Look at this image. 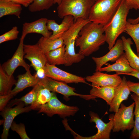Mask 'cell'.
Segmentation results:
<instances>
[{"label":"cell","instance_id":"6da1fadb","mask_svg":"<svg viewBox=\"0 0 139 139\" xmlns=\"http://www.w3.org/2000/svg\"><path fill=\"white\" fill-rule=\"evenodd\" d=\"M103 25L92 22L85 25L76 39L75 44L79 53L88 56L98 50L106 42Z\"/></svg>","mask_w":139,"mask_h":139},{"label":"cell","instance_id":"7a4b0ae2","mask_svg":"<svg viewBox=\"0 0 139 139\" xmlns=\"http://www.w3.org/2000/svg\"><path fill=\"white\" fill-rule=\"evenodd\" d=\"M131 9L122 0L116 13L110 21L103 26L106 42L110 50L116 43L118 36L124 32L127 17Z\"/></svg>","mask_w":139,"mask_h":139},{"label":"cell","instance_id":"3957f363","mask_svg":"<svg viewBox=\"0 0 139 139\" xmlns=\"http://www.w3.org/2000/svg\"><path fill=\"white\" fill-rule=\"evenodd\" d=\"M122 0H97L91 7L88 18L90 22L104 26L117 12Z\"/></svg>","mask_w":139,"mask_h":139},{"label":"cell","instance_id":"277c9868","mask_svg":"<svg viewBox=\"0 0 139 139\" xmlns=\"http://www.w3.org/2000/svg\"><path fill=\"white\" fill-rule=\"evenodd\" d=\"M95 2L92 0H62L57 8L58 15L61 19L71 15L74 21L79 18L88 19L91 8Z\"/></svg>","mask_w":139,"mask_h":139},{"label":"cell","instance_id":"5b68a950","mask_svg":"<svg viewBox=\"0 0 139 139\" xmlns=\"http://www.w3.org/2000/svg\"><path fill=\"white\" fill-rule=\"evenodd\" d=\"M135 106L134 102L127 107L121 103L118 111L114 115L113 132H124L133 128L134 124L133 110Z\"/></svg>","mask_w":139,"mask_h":139},{"label":"cell","instance_id":"8992f818","mask_svg":"<svg viewBox=\"0 0 139 139\" xmlns=\"http://www.w3.org/2000/svg\"><path fill=\"white\" fill-rule=\"evenodd\" d=\"M39 109V113L43 112L49 117L57 114L63 118L74 116L79 109L77 107L68 106L63 103L54 92L50 100L41 105Z\"/></svg>","mask_w":139,"mask_h":139},{"label":"cell","instance_id":"52a82bcc","mask_svg":"<svg viewBox=\"0 0 139 139\" xmlns=\"http://www.w3.org/2000/svg\"><path fill=\"white\" fill-rule=\"evenodd\" d=\"M90 22L88 19L82 18L77 19L60 37L62 39L64 45L65 46V56L66 57L72 58L76 56L77 53L74 48L76 39L83 27Z\"/></svg>","mask_w":139,"mask_h":139},{"label":"cell","instance_id":"ba28073f","mask_svg":"<svg viewBox=\"0 0 139 139\" xmlns=\"http://www.w3.org/2000/svg\"><path fill=\"white\" fill-rule=\"evenodd\" d=\"M39 82L51 91L60 93L67 98L71 96H76L86 100L93 99L92 96L90 94L83 95L76 93L75 92V88L69 86L65 83L53 80L46 76L40 79Z\"/></svg>","mask_w":139,"mask_h":139},{"label":"cell","instance_id":"9c48e42d","mask_svg":"<svg viewBox=\"0 0 139 139\" xmlns=\"http://www.w3.org/2000/svg\"><path fill=\"white\" fill-rule=\"evenodd\" d=\"M89 115L90 117V121L95 123L98 130L97 133L93 136L87 137L82 136L76 134L75 138L82 139H109L110 133L114 127V114H112L109 115V121L107 123H105L97 113L90 111Z\"/></svg>","mask_w":139,"mask_h":139},{"label":"cell","instance_id":"30bf717a","mask_svg":"<svg viewBox=\"0 0 139 139\" xmlns=\"http://www.w3.org/2000/svg\"><path fill=\"white\" fill-rule=\"evenodd\" d=\"M45 75L53 80L66 83H83L89 84L85 78L69 73L47 63L43 69Z\"/></svg>","mask_w":139,"mask_h":139},{"label":"cell","instance_id":"8fae6325","mask_svg":"<svg viewBox=\"0 0 139 139\" xmlns=\"http://www.w3.org/2000/svg\"><path fill=\"white\" fill-rule=\"evenodd\" d=\"M24 57L28 60L36 72L43 70L47 60L45 54L37 43L33 45H24Z\"/></svg>","mask_w":139,"mask_h":139},{"label":"cell","instance_id":"7c38bea8","mask_svg":"<svg viewBox=\"0 0 139 139\" xmlns=\"http://www.w3.org/2000/svg\"><path fill=\"white\" fill-rule=\"evenodd\" d=\"M25 37L22 35L19 46L13 56L2 65L4 71L9 76L13 75L15 70L19 66L23 67L26 71L30 70V65L23 59L24 55L23 42Z\"/></svg>","mask_w":139,"mask_h":139},{"label":"cell","instance_id":"4fadbf2b","mask_svg":"<svg viewBox=\"0 0 139 139\" xmlns=\"http://www.w3.org/2000/svg\"><path fill=\"white\" fill-rule=\"evenodd\" d=\"M24 103L21 102L16 106L12 108H5L2 111L1 115L3 118V132L1 135L2 139H7L9 131L13 120L18 115L23 113L28 112L32 110L30 106L24 107Z\"/></svg>","mask_w":139,"mask_h":139},{"label":"cell","instance_id":"5bb4252c","mask_svg":"<svg viewBox=\"0 0 139 139\" xmlns=\"http://www.w3.org/2000/svg\"><path fill=\"white\" fill-rule=\"evenodd\" d=\"M86 81L92 83V86H110L116 88L121 83L122 79L117 73L108 74L98 71L86 76Z\"/></svg>","mask_w":139,"mask_h":139},{"label":"cell","instance_id":"9a60e30c","mask_svg":"<svg viewBox=\"0 0 139 139\" xmlns=\"http://www.w3.org/2000/svg\"><path fill=\"white\" fill-rule=\"evenodd\" d=\"M109 50L107 54L102 57H92V59L96 64L95 71H99L104 65L108 62H115L125 53L121 39H118Z\"/></svg>","mask_w":139,"mask_h":139},{"label":"cell","instance_id":"2e32d148","mask_svg":"<svg viewBox=\"0 0 139 139\" xmlns=\"http://www.w3.org/2000/svg\"><path fill=\"white\" fill-rule=\"evenodd\" d=\"M48 20L47 18H42L31 22L24 23L23 25L22 35L26 36L29 33H35L41 34L44 37L49 38L52 32L47 28Z\"/></svg>","mask_w":139,"mask_h":139},{"label":"cell","instance_id":"e0dca14e","mask_svg":"<svg viewBox=\"0 0 139 139\" xmlns=\"http://www.w3.org/2000/svg\"><path fill=\"white\" fill-rule=\"evenodd\" d=\"M126 77L124 76L120 84L115 89L113 98L109 105L110 112H117L122 102L128 99L131 92Z\"/></svg>","mask_w":139,"mask_h":139},{"label":"cell","instance_id":"ac0fdd59","mask_svg":"<svg viewBox=\"0 0 139 139\" xmlns=\"http://www.w3.org/2000/svg\"><path fill=\"white\" fill-rule=\"evenodd\" d=\"M63 19L62 22L59 24L54 20H48L47 28L49 31H53L52 34L49 38L50 39H54L61 37L69 29L74 21V18L70 15L65 16Z\"/></svg>","mask_w":139,"mask_h":139},{"label":"cell","instance_id":"d6986e66","mask_svg":"<svg viewBox=\"0 0 139 139\" xmlns=\"http://www.w3.org/2000/svg\"><path fill=\"white\" fill-rule=\"evenodd\" d=\"M17 78L15 86L11 93L14 95L27 87L34 86L40 81L39 79L36 74L34 75H32L30 70L26 71L23 74L19 75Z\"/></svg>","mask_w":139,"mask_h":139},{"label":"cell","instance_id":"ffe728a7","mask_svg":"<svg viewBox=\"0 0 139 139\" xmlns=\"http://www.w3.org/2000/svg\"><path fill=\"white\" fill-rule=\"evenodd\" d=\"M135 70L130 66L124 53L116 61L115 63L107 66L101 67L99 71L107 72H115L118 75L132 72Z\"/></svg>","mask_w":139,"mask_h":139},{"label":"cell","instance_id":"44dd1931","mask_svg":"<svg viewBox=\"0 0 139 139\" xmlns=\"http://www.w3.org/2000/svg\"><path fill=\"white\" fill-rule=\"evenodd\" d=\"M22 5L10 0H0V18L9 15H13L20 18Z\"/></svg>","mask_w":139,"mask_h":139},{"label":"cell","instance_id":"7402d4cb","mask_svg":"<svg viewBox=\"0 0 139 139\" xmlns=\"http://www.w3.org/2000/svg\"><path fill=\"white\" fill-rule=\"evenodd\" d=\"M90 94L95 99L99 98L105 100L109 105L114 97L115 88L110 86H92Z\"/></svg>","mask_w":139,"mask_h":139},{"label":"cell","instance_id":"603a6c76","mask_svg":"<svg viewBox=\"0 0 139 139\" xmlns=\"http://www.w3.org/2000/svg\"><path fill=\"white\" fill-rule=\"evenodd\" d=\"M124 52L131 66L133 68L139 71V57L132 50L131 45L133 43L131 38L121 37Z\"/></svg>","mask_w":139,"mask_h":139},{"label":"cell","instance_id":"cb8c5ba5","mask_svg":"<svg viewBox=\"0 0 139 139\" xmlns=\"http://www.w3.org/2000/svg\"><path fill=\"white\" fill-rule=\"evenodd\" d=\"M17 81L13 75L9 76L0 66V95H6L10 94L13 86L15 85Z\"/></svg>","mask_w":139,"mask_h":139},{"label":"cell","instance_id":"d4e9b609","mask_svg":"<svg viewBox=\"0 0 139 139\" xmlns=\"http://www.w3.org/2000/svg\"><path fill=\"white\" fill-rule=\"evenodd\" d=\"M65 46H63L45 54L47 63L53 65H65Z\"/></svg>","mask_w":139,"mask_h":139},{"label":"cell","instance_id":"484cf974","mask_svg":"<svg viewBox=\"0 0 139 139\" xmlns=\"http://www.w3.org/2000/svg\"><path fill=\"white\" fill-rule=\"evenodd\" d=\"M37 43L45 54L64 45L63 41L61 38L52 39L42 36Z\"/></svg>","mask_w":139,"mask_h":139},{"label":"cell","instance_id":"4316f807","mask_svg":"<svg viewBox=\"0 0 139 139\" xmlns=\"http://www.w3.org/2000/svg\"><path fill=\"white\" fill-rule=\"evenodd\" d=\"M38 93L37 98L34 102L31 105L32 109H39L40 106L48 102L50 100L53 92H51L47 88L45 87L41 83Z\"/></svg>","mask_w":139,"mask_h":139},{"label":"cell","instance_id":"83f0119b","mask_svg":"<svg viewBox=\"0 0 139 139\" xmlns=\"http://www.w3.org/2000/svg\"><path fill=\"white\" fill-rule=\"evenodd\" d=\"M131 97L135 103V108L134 111L135 116L134 124L133 130L131 133L130 139H139V97L134 93Z\"/></svg>","mask_w":139,"mask_h":139},{"label":"cell","instance_id":"f1b7e54d","mask_svg":"<svg viewBox=\"0 0 139 139\" xmlns=\"http://www.w3.org/2000/svg\"><path fill=\"white\" fill-rule=\"evenodd\" d=\"M124 32L132 38L135 44L137 52V55L139 57V22L132 24L127 21Z\"/></svg>","mask_w":139,"mask_h":139},{"label":"cell","instance_id":"f546056e","mask_svg":"<svg viewBox=\"0 0 139 139\" xmlns=\"http://www.w3.org/2000/svg\"><path fill=\"white\" fill-rule=\"evenodd\" d=\"M40 86V84L39 82L33 86L32 90L27 94L20 98L15 99L12 101L11 105L17 104L21 102H23L26 105L32 104L36 100Z\"/></svg>","mask_w":139,"mask_h":139},{"label":"cell","instance_id":"4dcf8cb0","mask_svg":"<svg viewBox=\"0 0 139 139\" xmlns=\"http://www.w3.org/2000/svg\"><path fill=\"white\" fill-rule=\"evenodd\" d=\"M54 4V0H33L28 9L31 12L48 10Z\"/></svg>","mask_w":139,"mask_h":139},{"label":"cell","instance_id":"1f68e13d","mask_svg":"<svg viewBox=\"0 0 139 139\" xmlns=\"http://www.w3.org/2000/svg\"><path fill=\"white\" fill-rule=\"evenodd\" d=\"M19 33L17 27H13L10 30L0 36V44L18 39Z\"/></svg>","mask_w":139,"mask_h":139},{"label":"cell","instance_id":"d6a6232c","mask_svg":"<svg viewBox=\"0 0 139 139\" xmlns=\"http://www.w3.org/2000/svg\"><path fill=\"white\" fill-rule=\"evenodd\" d=\"M10 128L13 131L16 132L22 139H30L26 133L24 125L22 123L17 124L13 121Z\"/></svg>","mask_w":139,"mask_h":139},{"label":"cell","instance_id":"836d02e7","mask_svg":"<svg viewBox=\"0 0 139 139\" xmlns=\"http://www.w3.org/2000/svg\"><path fill=\"white\" fill-rule=\"evenodd\" d=\"M14 96L10 93V94L4 95H0V110L2 111L5 107L10 100Z\"/></svg>","mask_w":139,"mask_h":139},{"label":"cell","instance_id":"e575fe53","mask_svg":"<svg viewBox=\"0 0 139 139\" xmlns=\"http://www.w3.org/2000/svg\"><path fill=\"white\" fill-rule=\"evenodd\" d=\"M127 84L130 90L139 97V82H134L127 81Z\"/></svg>","mask_w":139,"mask_h":139},{"label":"cell","instance_id":"d590c367","mask_svg":"<svg viewBox=\"0 0 139 139\" xmlns=\"http://www.w3.org/2000/svg\"><path fill=\"white\" fill-rule=\"evenodd\" d=\"M131 9L139 10V0H123Z\"/></svg>","mask_w":139,"mask_h":139},{"label":"cell","instance_id":"8d00e7d4","mask_svg":"<svg viewBox=\"0 0 139 139\" xmlns=\"http://www.w3.org/2000/svg\"><path fill=\"white\" fill-rule=\"evenodd\" d=\"M22 5L25 7H28L32 2L33 0H10Z\"/></svg>","mask_w":139,"mask_h":139},{"label":"cell","instance_id":"74e56055","mask_svg":"<svg viewBox=\"0 0 139 139\" xmlns=\"http://www.w3.org/2000/svg\"><path fill=\"white\" fill-rule=\"evenodd\" d=\"M123 75H126L132 76L139 79V71L136 70L132 72L124 74Z\"/></svg>","mask_w":139,"mask_h":139},{"label":"cell","instance_id":"f35d334b","mask_svg":"<svg viewBox=\"0 0 139 139\" xmlns=\"http://www.w3.org/2000/svg\"><path fill=\"white\" fill-rule=\"evenodd\" d=\"M127 21L130 23L132 24H137L139 22V16L135 19H128Z\"/></svg>","mask_w":139,"mask_h":139},{"label":"cell","instance_id":"ab89813d","mask_svg":"<svg viewBox=\"0 0 139 139\" xmlns=\"http://www.w3.org/2000/svg\"><path fill=\"white\" fill-rule=\"evenodd\" d=\"M62 0H54V3L55 4H57L59 5L61 3Z\"/></svg>","mask_w":139,"mask_h":139},{"label":"cell","instance_id":"60d3db41","mask_svg":"<svg viewBox=\"0 0 139 139\" xmlns=\"http://www.w3.org/2000/svg\"><path fill=\"white\" fill-rule=\"evenodd\" d=\"M93 0V1L95 2L96 1H97V0Z\"/></svg>","mask_w":139,"mask_h":139}]
</instances>
